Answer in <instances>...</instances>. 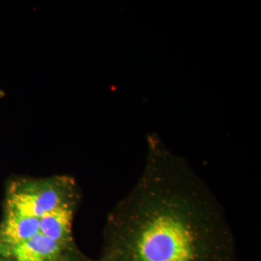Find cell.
<instances>
[{
	"label": "cell",
	"mask_w": 261,
	"mask_h": 261,
	"mask_svg": "<svg viewBox=\"0 0 261 261\" xmlns=\"http://www.w3.org/2000/svg\"><path fill=\"white\" fill-rule=\"evenodd\" d=\"M143 170L107 218L111 261H237L224 210L185 159L150 134Z\"/></svg>",
	"instance_id": "6da1fadb"
},
{
	"label": "cell",
	"mask_w": 261,
	"mask_h": 261,
	"mask_svg": "<svg viewBox=\"0 0 261 261\" xmlns=\"http://www.w3.org/2000/svg\"><path fill=\"white\" fill-rule=\"evenodd\" d=\"M0 261H12L9 258H7V257H5V256H3V255H1L0 254Z\"/></svg>",
	"instance_id": "7a4b0ae2"
},
{
	"label": "cell",
	"mask_w": 261,
	"mask_h": 261,
	"mask_svg": "<svg viewBox=\"0 0 261 261\" xmlns=\"http://www.w3.org/2000/svg\"><path fill=\"white\" fill-rule=\"evenodd\" d=\"M88 261H94V260H90V259H89V260ZM96 261H111V260H108V259H106V258H103V257H100V259H98V260H96Z\"/></svg>",
	"instance_id": "3957f363"
}]
</instances>
